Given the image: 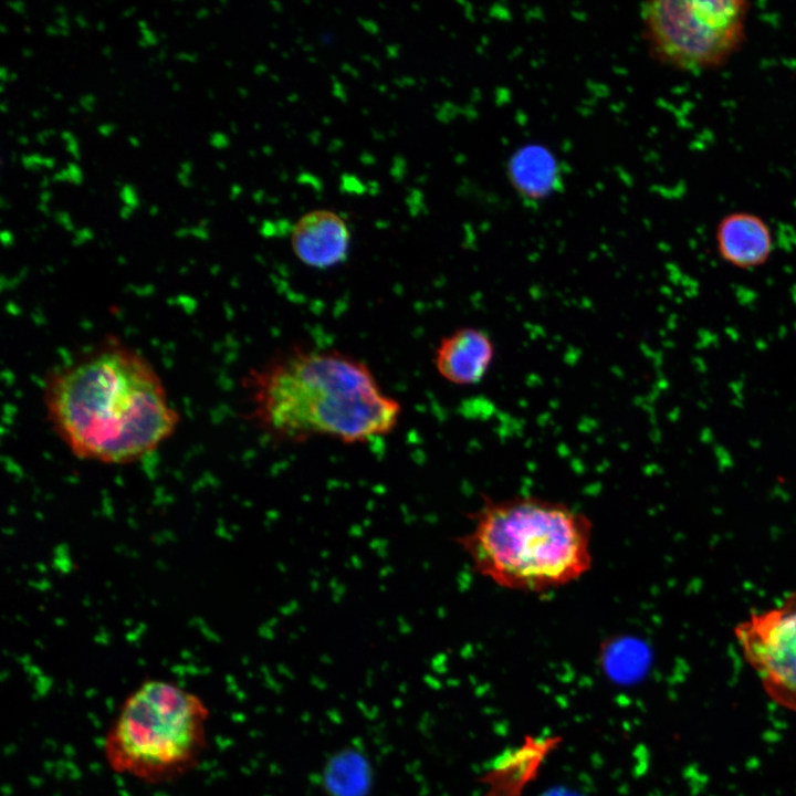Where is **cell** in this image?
<instances>
[{"label":"cell","mask_w":796,"mask_h":796,"mask_svg":"<svg viewBox=\"0 0 796 796\" xmlns=\"http://www.w3.org/2000/svg\"><path fill=\"white\" fill-rule=\"evenodd\" d=\"M209 710L196 694L167 681L142 683L124 701L104 743L109 766L147 783L195 767L206 744Z\"/></svg>","instance_id":"277c9868"},{"label":"cell","mask_w":796,"mask_h":796,"mask_svg":"<svg viewBox=\"0 0 796 796\" xmlns=\"http://www.w3.org/2000/svg\"><path fill=\"white\" fill-rule=\"evenodd\" d=\"M127 142H128V144H129L130 146H133L134 148H138V147H140V145H142V142L139 140V138H137V137L134 136V135L128 136Z\"/></svg>","instance_id":"8d00e7d4"},{"label":"cell","mask_w":796,"mask_h":796,"mask_svg":"<svg viewBox=\"0 0 796 796\" xmlns=\"http://www.w3.org/2000/svg\"><path fill=\"white\" fill-rule=\"evenodd\" d=\"M158 35H159V39H160V40H161V39H167V33H166V32H161V33H159Z\"/></svg>","instance_id":"9f6ffc18"},{"label":"cell","mask_w":796,"mask_h":796,"mask_svg":"<svg viewBox=\"0 0 796 796\" xmlns=\"http://www.w3.org/2000/svg\"><path fill=\"white\" fill-rule=\"evenodd\" d=\"M51 177L43 175L39 181V186L42 190H45L50 186Z\"/></svg>","instance_id":"e575fe53"},{"label":"cell","mask_w":796,"mask_h":796,"mask_svg":"<svg viewBox=\"0 0 796 796\" xmlns=\"http://www.w3.org/2000/svg\"><path fill=\"white\" fill-rule=\"evenodd\" d=\"M9 32V28L6 24H0V33L7 34Z\"/></svg>","instance_id":"816d5d0a"},{"label":"cell","mask_w":796,"mask_h":796,"mask_svg":"<svg viewBox=\"0 0 796 796\" xmlns=\"http://www.w3.org/2000/svg\"><path fill=\"white\" fill-rule=\"evenodd\" d=\"M514 185L522 193L538 198L552 189L554 180V161L549 154L540 148H525L520 151L511 165Z\"/></svg>","instance_id":"8fae6325"},{"label":"cell","mask_w":796,"mask_h":796,"mask_svg":"<svg viewBox=\"0 0 796 796\" xmlns=\"http://www.w3.org/2000/svg\"><path fill=\"white\" fill-rule=\"evenodd\" d=\"M18 77H19V74L14 71H11L10 76H9V82H14L18 80Z\"/></svg>","instance_id":"681fc988"},{"label":"cell","mask_w":796,"mask_h":796,"mask_svg":"<svg viewBox=\"0 0 796 796\" xmlns=\"http://www.w3.org/2000/svg\"><path fill=\"white\" fill-rule=\"evenodd\" d=\"M745 661L768 696L796 712V590L734 628Z\"/></svg>","instance_id":"8992f818"},{"label":"cell","mask_w":796,"mask_h":796,"mask_svg":"<svg viewBox=\"0 0 796 796\" xmlns=\"http://www.w3.org/2000/svg\"><path fill=\"white\" fill-rule=\"evenodd\" d=\"M136 9L135 6H130L122 11L121 17L124 19L129 18L136 12Z\"/></svg>","instance_id":"d590c367"},{"label":"cell","mask_w":796,"mask_h":796,"mask_svg":"<svg viewBox=\"0 0 796 796\" xmlns=\"http://www.w3.org/2000/svg\"><path fill=\"white\" fill-rule=\"evenodd\" d=\"M80 108H81L80 106L71 105V106L69 107V112H70L72 115H76V114L80 113Z\"/></svg>","instance_id":"7dc6e473"},{"label":"cell","mask_w":796,"mask_h":796,"mask_svg":"<svg viewBox=\"0 0 796 796\" xmlns=\"http://www.w3.org/2000/svg\"><path fill=\"white\" fill-rule=\"evenodd\" d=\"M44 32L50 36L60 35L59 28L54 23H49L44 27Z\"/></svg>","instance_id":"f546056e"},{"label":"cell","mask_w":796,"mask_h":796,"mask_svg":"<svg viewBox=\"0 0 796 796\" xmlns=\"http://www.w3.org/2000/svg\"><path fill=\"white\" fill-rule=\"evenodd\" d=\"M60 138L64 142L65 150L74 161L80 160L81 153L77 137L71 130L64 129L60 133Z\"/></svg>","instance_id":"2e32d148"},{"label":"cell","mask_w":796,"mask_h":796,"mask_svg":"<svg viewBox=\"0 0 796 796\" xmlns=\"http://www.w3.org/2000/svg\"><path fill=\"white\" fill-rule=\"evenodd\" d=\"M154 15H155L156 18H158V17H159V13H158L157 11H155V12H154Z\"/></svg>","instance_id":"91938a15"},{"label":"cell","mask_w":796,"mask_h":796,"mask_svg":"<svg viewBox=\"0 0 796 796\" xmlns=\"http://www.w3.org/2000/svg\"><path fill=\"white\" fill-rule=\"evenodd\" d=\"M23 30H24V32H27L28 34L32 33V29H31V27H30L29 24H25V25L23 27Z\"/></svg>","instance_id":"11a10c76"},{"label":"cell","mask_w":796,"mask_h":796,"mask_svg":"<svg viewBox=\"0 0 796 796\" xmlns=\"http://www.w3.org/2000/svg\"><path fill=\"white\" fill-rule=\"evenodd\" d=\"M54 24L59 28L61 36H67L71 33V21L67 14L56 15Z\"/></svg>","instance_id":"d6986e66"},{"label":"cell","mask_w":796,"mask_h":796,"mask_svg":"<svg viewBox=\"0 0 796 796\" xmlns=\"http://www.w3.org/2000/svg\"><path fill=\"white\" fill-rule=\"evenodd\" d=\"M43 398L53 430L70 450L106 464L142 460L179 420L153 365L116 341L53 371Z\"/></svg>","instance_id":"6da1fadb"},{"label":"cell","mask_w":796,"mask_h":796,"mask_svg":"<svg viewBox=\"0 0 796 796\" xmlns=\"http://www.w3.org/2000/svg\"><path fill=\"white\" fill-rule=\"evenodd\" d=\"M36 209L44 214H49V212H50L48 203H44V202H39L36 206Z\"/></svg>","instance_id":"60d3db41"},{"label":"cell","mask_w":796,"mask_h":796,"mask_svg":"<svg viewBox=\"0 0 796 796\" xmlns=\"http://www.w3.org/2000/svg\"><path fill=\"white\" fill-rule=\"evenodd\" d=\"M0 92H1V93L4 92V83H1V82H0Z\"/></svg>","instance_id":"680465c9"},{"label":"cell","mask_w":796,"mask_h":796,"mask_svg":"<svg viewBox=\"0 0 796 796\" xmlns=\"http://www.w3.org/2000/svg\"><path fill=\"white\" fill-rule=\"evenodd\" d=\"M52 96H53V98H54L55 101H62V100H63V93H62V92H59V91H57V92H54V93L52 94Z\"/></svg>","instance_id":"f907efd6"},{"label":"cell","mask_w":796,"mask_h":796,"mask_svg":"<svg viewBox=\"0 0 796 796\" xmlns=\"http://www.w3.org/2000/svg\"><path fill=\"white\" fill-rule=\"evenodd\" d=\"M470 519V531L458 542L472 568L501 588L547 593L591 568L593 523L564 502L483 496Z\"/></svg>","instance_id":"3957f363"},{"label":"cell","mask_w":796,"mask_h":796,"mask_svg":"<svg viewBox=\"0 0 796 796\" xmlns=\"http://www.w3.org/2000/svg\"><path fill=\"white\" fill-rule=\"evenodd\" d=\"M492 355V344L484 333L461 328L441 339L436 349L434 365L446 380L469 385L484 376Z\"/></svg>","instance_id":"9c48e42d"},{"label":"cell","mask_w":796,"mask_h":796,"mask_svg":"<svg viewBox=\"0 0 796 796\" xmlns=\"http://www.w3.org/2000/svg\"><path fill=\"white\" fill-rule=\"evenodd\" d=\"M102 54H103L105 57L111 59V57L113 56V54H114L113 48H112L111 45H108V44L104 45V46L102 48Z\"/></svg>","instance_id":"74e56055"},{"label":"cell","mask_w":796,"mask_h":796,"mask_svg":"<svg viewBox=\"0 0 796 796\" xmlns=\"http://www.w3.org/2000/svg\"><path fill=\"white\" fill-rule=\"evenodd\" d=\"M97 133L103 137H109L116 130L114 123H102L96 128Z\"/></svg>","instance_id":"603a6c76"},{"label":"cell","mask_w":796,"mask_h":796,"mask_svg":"<svg viewBox=\"0 0 796 796\" xmlns=\"http://www.w3.org/2000/svg\"><path fill=\"white\" fill-rule=\"evenodd\" d=\"M243 385L250 418L275 442L363 443L390 433L402 410L367 364L338 349L292 346L248 371Z\"/></svg>","instance_id":"7a4b0ae2"},{"label":"cell","mask_w":796,"mask_h":796,"mask_svg":"<svg viewBox=\"0 0 796 796\" xmlns=\"http://www.w3.org/2000/svg\"><path fill=\"white\" fill-rule=\"evenodd\" d=\"M137 27L140 32V36L137 40V44L139 48L146 49L149 46H155L159 43V35L148 27L146 20L139 19L137 21Z\"/></svg>","instance_id":"5bb4252c"},{"label":"cell","mask_w":796,"mask_h":796,"mask_svg":"<svg viewBox=\"0 0 796 796\" xmlns=\"http://www.w3.org/2000/svg\"><path fill=\"white\" fill-rule=\"evenodd\" d=\"M350 232L336 212L318 209L302 216L294 224L291 245L295 256L305 265L328 269L345 261Z\"/></svg>","instance_id":"52a82bcc"},{"label":"cell","mask_w":796,"mask_h":796,"mask_svg":"<svg viewBox=\"0 0 796 796\" xmlns=\"http://www.w3.org/2000/svg\"><path fill=\"white\" fill-rule=\"evenodd\" d=\"M0 207L4 210L10 207V201L4 196L0 197Z\"/></svg>","instance_id":"ee69618b"},{"label":"cell","mask_w":796,"mask_h":796,"mask_svg":"<svg viewBox=\"0 0 796 796\" xmlns=\"http://www.w3.org/2000/svg\"><path fill=\"white\" fill-rule=\"evenodd\" d=\"M118 197L124 206L137 209L140 205V200L137 190L134 185L125 182L118 190Z\"/></svg>","instance_id":"9a60e30c"},{"label":"cell","mask_w":796,"mask_h":796,"mask_svg":"<svg viewBox=\"0 0 796 796\" xmlns=\"http://www.w3.org/2000/svg\"><path fill=\"white\" fill-rule=\"evenodd\" d=\"M6 4L18 14H24L27 11V3L23 0H10Z\"/></svg>","instance_id":"7402d4cb"},{"label":"cell","mask_w":796,"mask_h":796,"mask_svg":"<svg viewBox=\"0 0 796 796\" xmlns=\"http://www.w3.org/2000/svg\"><path fill=\"white\" fill-rule=\"evenodd\" d=\"M210 15V10L206 7H200L196 12L195 17L199 20L206 19Z\"/></svg>","instance_id":"4dcf8cb0"},{"label":"cell","mask_w":796,"mask_h":796,"mask_svg":"<svg viewBox=\"0 0 796 796\" xmlns=\"http://www.w3.org/2000/svg\"><path fill=\"white\" fill-rule=\"evenodd\" d=\"M209 144L217 149H223L229 146V138L221 132H213L209 136Z\"/></svg>","instance_id":"ac0fdd59"},{"label":"cell","mask_w":796,"mask_h":796,"mask_svg":"<svg viewBox=\"0 0 796 796\" xmlns=\"http://www.w3.org/2000/svg\"><path fill=\"white\" fill-rule=\"evenodd\" d=\"M10 158H11V161H15L17 155H15L14 153H11V157H10Z\"/></svg>","instance_id":"6f0895ef"},{"label":"cell","mask_w":796,"mask_h":796,"mask_svg":"<svg viewBox=\"0 0 796 796\" xmlns=\"http://www.w3.org/2000/svg\"><path fill=\"white\" fill-rule=\"evenodd\" d=\"M544 796H579V795H576L575 793L569 792L567 789L558 788V789L549 790Z\"/></svg>","instance_id":"4316f807"},{"label":"cell","mask_w":796,"mask_h":796,"mask_svg":"<svg viewBox=\"0 0 796 796\" xmlns=\"http://www.w3.org/2000/svg\"><path fill=\"white\" fill-rule=\"evenodd\" d=\"M56 132L53 128H45L35 134L34 139L40 145H46L49 139L55 136Z\"/></svg>","instance_id":"ffe728a7"},{"label":"cell","mask_w":796,"mask_h":796,"mask_svg":"<svg viewBox=\"0 0 796 796\" xmlns=\"http://www.w3.org/2000/svg\"><path fill=\"white\" fill-rule=\"evenodd\" d=\"M45 109H46V108H41V109L35 108V109H33V111L31 112L32 118H35V119L42 118V117L44 116V111H45Z\"/></svg>","instance_id":"f35d334b"},{"label":"cell","mask_w":796,"mask_h":796,"mask_svg":"<svg viewBox=\"0 0 796 796\" xmlns=\"http://www.w3.org/2000/svg\"><path fill=\"white\" fill-rule=\"evenodd\" d=\"M53 199V192L45 189L39 193V202L49 203Z\"/></svg>","instance_id":"f1b7e54d"},{"label":"cell","mask_w":796,"mask_h":796,"mask_svg":"<svg viewBox=\"0 0 796 796\" xmlns=\"http://www.w3.org/2000/svg\"><path fill=\"white\" fill-rule=\"evenodd\" d=\"M167 57V49L163 48L158 51L156 60L164 61Z\"/></svg>","instance_id":"7bdbcfd3"},{"label":"cell","mask_w":796,"mask_h":796,"mask_svg":"<svg viewBox=\"0 0 796 796\" xmlns=\"http://www.w3.org/2000/svg\"><path fill=\"white\" fill-rule=\"evenodd\" d=\"M53 11L56 13V15L67 14V9L63 3H56L53 7Z\"/></svg>","instance_id":"836d02e7"},{"label":"cell","mask_w":796,"mask_h":796,"mask_svg":"<svg viewBox=\"0 0 796 796\" xmlns=\"http://www.w3.org/2000/svg\"><path fill=\"white\" fill-rule=\"evenodd\" d=\"M17 142H18V144H20V145H22V146H25V145H28V144L30 143V139H29V137H28L27 135L21 134V135H19V136L17 137Z\"/></svg>","instance_id":"ab89813d"},{"label":"cell","mask_w":796,"mask_h":796,"mask_svg":"<svg viewBox=\"0 0 796 796\" xmlns=\"http://www.w3.org/2000/svg\"><path fill=\"white\" fill-rule=\"evenodd\" d=\"M158 211H159V208H158L157 205H151V206L149 207V213H150V214L155 216V214L158 213Z\"/></svg>","instance_id":"c3c4849f"},{"label":"cell","mask_w":796,"mask_h":796,"mask_svg":"<svg viewBox=\"0 0 796 796\" xmlns=\"http://www.w3.org/2000/svg\"><path fill=\"white\" fill-rule=\"evenodd\" d=\"M97 31L103 32L106 30V23L103 20H98L95 24Z\"/></svg>","instance_id":"f6af8a7d"},{"label":"cell","mask_w":796,"mask_h":796,"mask_svg":"<svg viewBox=\"0 0 796 796\" xmlns=\"http://www.w3.org/2000/svg\"><path fill=\"white\" fill-rule=\"evenodd\" d=\"M373 767L358 750L343 748L325 763L322 785L327 796H368L373 787Z\"/></svg>","instance_id":"30bf717a"},{"label":"cell","mask_w":796,"mask_h":796,"mask_svg":"<svg viewBox=\"0 0 796 796\" xmlns=\"http://www.w3.org/2000/svg\"><path fill=\"white\" fill-rule=\"evenodd\" d=\"M97 103V97L93 93H85L78 97V106L87 113L94 112Z\"/></svg>","instance_id":"e0dca14e"},{"label":"cell","mask_w":796,"mask_h":796,"mask_svg":"<svg viewBox=\"0 0 796 796\" xmlns=\"http://www.w3.org/2000/svg\"><path fill=\"white\" fill-rule=\"evenodd\" d=\"M21 53H22V56H24V57H31V56H33L34 51H33V49L27 46V48L22 49Z\"/></svg>","instance_id":"b9f144b4"},{"label":"cell","mask_w":796,"mask_h":796,"mask_svg":"<svg viewBox=\"0 0 796 796\" xmlns=\"http://www.w3.org/2000/svg\"><path fill=\"white\" fill-rule=\"evenodd\" d=\"M193 170H195V164L191 159H184L179 164V171H181V172H185V174L191 176Z\"/></svg>","instance_id":"d4e9b609"},{"label":"cell","mask_w":796,"mask_h":796,"mask_svg":"<svg viewBox=\"0 0 796 796\" xmlns=\"http://www.w3.org/2000/svg\"><path fill=\"white\" fill-rule=\"evenodd\" d=\"M20 163L28 171H39L42 168L52 170L56 165L54 157L44 156L40 153L23 154L20 157Z\"/></svg>","instance_id":"7c38bea8"},{"label":"cell","mask_w":796,"mask_h":796,"mask_svg":"<svg viewBox=\"0 0 796 796\" xmlns=\"http://www.w3.org/2000/svg\"><path fill=\"white\" fill-rule=\"evenodd\" d=\"M166 77H167L168 80H172V78H174V72H172L171 70H168V71L166 72Z\"/></svg>","instance_id":"db71d44e"},{"label":"cell","mask_w":796,"mask_h":796,"mask_svg":"<svg viewBox=\"0 0 796 796\" xmlns=\"http://www.w3.org/2000/svg\"><path fill=\"white\" fill-rule=\"evenodd\" d=\"M171 87H172V90H174L175 92H176V91H179V90H180V84H179L178 82H174V83L171 84Z\"/></svg>","instance_id":"f5cc1de1"},{"label":"cell","mask_w":796,"mask_h":796,"mask_svg":"<svg viewBox=\"0 0 796 796\" xmlns=\"http://www.w3.org/2000/svg\"><path fill=\"white\" fill-rule=\"evenodd\" d=\"M175 59L180 62L196 63L199 55L197 52L179 51L175 54Z\"/></svg>","instance_id":"44dd1931"},{"label":"cell","mask_w":796,"mask_h":796,"mask_svg":"<svg viewBox=\"0 0 796 796\" xmlns=\"http://www.w3.org/2000/svg\"><path fill=\"white\" fill-rule=\"evenodd\" d=\"M74 22H75V23L77 24V27H80L81 29H87L88 25H90L87 18H86L82 12H77V13L74 15Z\"/></svg>","instance_id":"484cf974"},{"label":"cell","mask_w":796,"mask_h":796,"mask_svg":"<svg viewBox=\"0 0 796 796\" xmlns=\"http://www.w3.org/2000/svg\"><path fill=\"white\" fill-rule=\"evenodd\" d=\"M0 111H1L3 114L9 113L10 107H9V103H8L7 101H2V102L0 103Z\"/></svg>","instance_id":"bcb514c9"},{"label":"cell","mask_w":796,"mask_h":796,"mask_svg":"<svg viewBox=\"0 0 796 796\" xmlns=\"http://www.w3.org/2000/svg\"><path fill=\"white\" fill-rule=\"evenodd\" d=\"M133 212H134V209L130 207H127V206H123L119 209V216L123 219H128L129 217H132Z\"/></svg>","instance_id":"d6a6232c"},{"label":"cell","mask_w":796,"mask_h":796,"mask_svg":"<svg viewBox=\"0 0 796 796\" xmlns=\"http://www.w3.org/2000/svg\"><path fill=\"white\" fill-rule=\"evenodd\" d=\"M54 218H55V220H57L59 222H62V223H64V224H66V223L70 224V223H71V221H70V214H69V212H66V211H62V210L56 211V212L54 213Z\"/></svg>","instance_id":"83f0119b"},{"label":"cell","mask_w":796,"mask_h":796,"mask_svg":"<svg viewBox=\"0 0 796 796\" xmlns=\"http://www.w3.org/2000/svg\"><path fill=\"white\" fill-rule=\"evenodd\" d=\"M176 178H177V181H178L184 188H191V187L195 185L193 180L191 179V176H189V175H187V174H185V172L178 171L177 175H176Z\"/></svg>","instance_id":"cb8c5ba5"},{"label":"cell","mask_w":796,"mask_h":796,"mask_svg":"<svg viewBox=\"0 0 796 796\" xmlns=\"http://www.w3.org/2000/svg\"><path fill=\"white\" fill-rule=\"evenodd\" d=\"M52 182H69L80 186L83 182V171L76 161H69L64 168L56 170L51 176Z\"/></svg>","instance_id":"4fadbf2b"},{"label":"cell","mask_w":796,"mask_h":796,"mask_svg":"<svg viewBox=\"0 0 796 796\" xmlns=\"http://www.w3.org/2000/svg\"><path fill=\"white\" fill-rule=\"evenodd\" d=\"M10 72H11V71H10L7 66H4V65H2V66L0 67V80H1V83H7V82H9Z\"/></svg>","instance_id":"1f68e13d"},{"label":"cell","mask_w":796,"mask_h":796,"mask_svg":"<svg viewBox=\"0 0 796 796\" xmlns=\"http://www.w3.org/2000/svg\"><path fill=\"white\" fill-rule=\"evenodd\" d=\"M751 3L745 0H653L641 20L654 57L688 72L723 66L746 38Z\"/></svg>","instance_id":"5b68a950"},{"label":"cell","mask_w":796,"mask_h":796,"mask_svg":"<svg viewBox=\"0 0 796 796\" xmlns=\"http://www.w3.org/2000/svg\"><path fill=\"white\" fill-rule=\"evenodd\" d=\"M715 243L721 259L741 270L764 265L774 249L769 226L750 211L723 216L715 228Z\"/></svg>","instance_id":"ba28073f"}]
</instances>
